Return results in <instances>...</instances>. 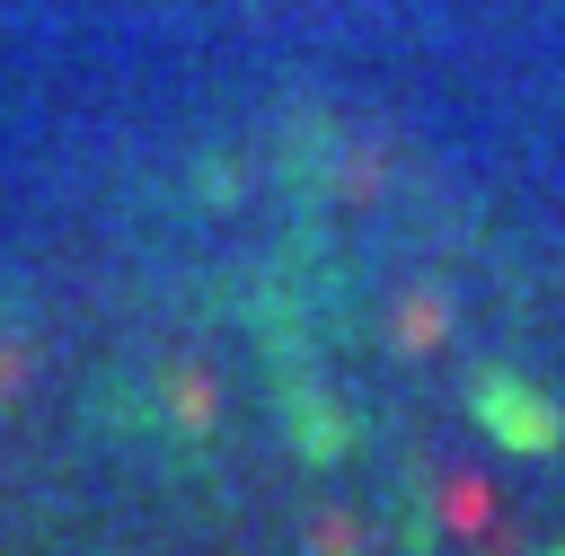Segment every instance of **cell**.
<instances>
[{
	"label": "cell",
	"mask_w": 565,
	"mask_h": 556,
	"mask_svg": "<svg viewBox=\"0 0 565 556\" xmlns=\"http://www.w3.org/2000/svg\"><path fill=\"white\" fill-rule=\"evenodd\" d=\"M468 406H477V424H486L503 450L547 459V450L565 441V406H556V397H539V388H530V379H512V371H486Z\"/></svg>",
	"instance_id": "cell-1"
},
{
	"label": "cell",
	"mask_w": 565,
	"mask_h": 556,
	"mask_svg": "<svg viewBox=\"0 0 565 556\" xmlns=\"http://www.w3.org/2000/svg\"><path fill=\"white\" fill-rule=\"evenodd\" d=\"M556 556H565V547H556Z\"/></svg>",
	"instance_id": "cell-2"
}]
</instances>
